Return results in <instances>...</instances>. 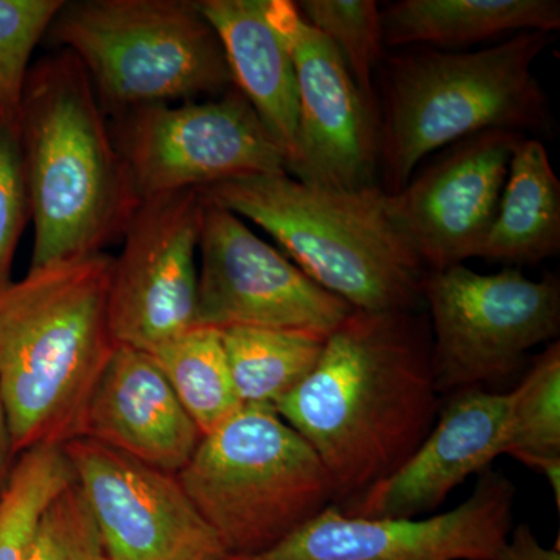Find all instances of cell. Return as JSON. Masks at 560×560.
Masks as SVG:
<instances>
[{"label": "cell", "mask_w": 560, "mask_h": 560, "mask_svg": "<svg viewBox=\"0 0 560 560\" xmlns=\"http://www.w3.org/2000/svg\"><path fill=\"white\" fill-rule=\"evenodd\" d=\"M441 405L429 318L352 311L312 374L272 410L318 455L342 508L418 451Z\"/></svg>", "instance_id": "obj_1"}, {"label": "cell", "mask_w": 560, "mask_h": 560, "mask_svg": "<svg viewBox=\"0 0 560 560\" xmlns=\"http://www.w3.org/2000/svg\"><path fill=\"white\" fill-rule=\"evenodd\" d=\"M108 253L31 268L0 290V401L18 455L80 436L117 342Z\"/></svg>", "instance_id": "obj_2"}, {"label": "cell", "mask_w": 560, "mask_h": 560, "mask_svg": "<svg viewBox=\"0 0 560 560\" xmlns=\"http://www.w3.org/2000/svg\"><path fill=\"white\" fill-rule=\"evenodd\" d=\"M18 131L35 226L31 268L105 253L139 198L75 55L57 49L32 65Z\"/></svg>", "instance_id": "obj_3"}, {"label": "cell", "mask_w": 560, "mask_h": 560, "mask_svg": "<svg viewBox=\"0 0 560 560\" xmlns=\"http://www.w3.org/2000/svg\"><path fill=\"white\" fill-rule=\"evenodd\" d=\"M200 190L271 235L293 264L352 311H422L429 271L397 228L381 186L327 189L279 172Z\"/></svg>", "instance_id": "obj_4"}, {"label": "cell", "mask_w": 560, "mask_h": 560, "mask_svg": "<svg viewBox=\"0 0 560 560\" xmlns=\"http://www.w3.org/2000/svg\"><path fill=\"white\" fill-rule=\"evenodd\" d=\"M552 33L523 32L478 50L401 51L385 65L378 106V178L397 194L436 151L478 132L550 128L534 65Z\"/></svg>", "instance_id": "obj_5"}, {"label": "cell", "mask_w": 560, "mask_h": 560, "mask_svg": "<svg viewBox=\"0 0 560 560\" xmlns=\"http://www.w3.org/2000/svg\"><path fill=\"white\" fill-rule=\"evenodd\" d=\"M46 36L75 55L108 119L234 88L219 35L195 0H66Z\"/></svg>", "instance_id": "obj_6"}, {"label": "cell", "mask_w": 560, "mask_h": 560, "mask_svg": "<svg viewBox=\"0 0 560 560\" xmlns=\"http://www.w3.org/2000/svg\"><path fill=\"white\" fill-rule=\"evenodd\" d=\"M178 480L228 558L271 550L334 504L329 475L271 407L245 405L202 436Z\"/></svg>", "instance_id": "obj_7"}, {"label": "cell", "mask_w": 560, "mask_h": 560, "mask_svg": "<svg viewBox=\"0 0 560 560\" xmlns=\"http://www.w3.org/2000/svg\"><path fill=\"white\" fill-rule=\"evenodd\" d=\"M431 364L440 396L512 377L537 346L558 338L560 283L508 267L481 275L466 265L427 272Z\"/></svg>", "instance_id": "obj_8"}, {"label": "cell", "mask_w": 560, "mask_h": 560, "mask_svg": "<svg viewBox=\"0 0 560 560\" xmlns=\"http://www.w3.org/2000/svg\"><path fill=\"white\" fill-rule=\"evenodd\" d=\"M108 120L139 201L287 172L285 154L237 88L208 101L140 106Z\"/></svg>", "instance_id": "obj_9"}, {"label": "cell", "mask_w": 560, "mask_h": 560, "mask_svg": "<svg viewBox=\"0 0 560 560\" xmlns=\"http://www.w3.org/2000/svg\"><path fill=\"white\" fill-rule=\"evenodd\" d=\"M198 257L195 326L267 327L327 338L352 313L245 220L209 200Z\"/></svg>", "instance_id": "obj_10"}, {"label": "cell", "mask_w": 560, "mask_h": 560, "mask_svg": "<svg viewBox=\"0 0 560 560\" xmlns=\"http://www.w3.org/2000/svg\"><path fill=\"white\" fill-rule=\"evenodd\" d=\"M205 206L200 189L139 201L110 271L108 316L117 345L149 352L195 327Z\"/></svg>", "instance_id": "obj_11"}, {"label": "cell", "mask_w": 560, "mask_h": 560, "mask_svg": "<svg viewBox=\"0 0 560 560\" xmlns=\"http://www.w3.org/2000/svg\"><path fill=\"white\" fill-rule=\"evenodd\" d=\"M515 497L510 478L486 470L469 499L427 518L350 517L330 504L271 550L226 560H495Z\"/></svg>", "instance_id": "obj_12"}, {"label": "cell", "mask_w": 560, "mask_h": 560, "mask_svg": "<svg viewBox=\"0 0 560 560\" xmlns=\"http://www.w3.org/2000/svg\"><path fill=\"white\" fill-rule=\"evenodd\" d=\"M268 18L293 58L298 138L287 173L327 189L357 190L378 180V109L353 83L334 46L291 0H268Z\"/></svg>", "instance_id": "obj_13"}, {"label": "cell", "mask_w": 560, "mask_h": 560, "mask_svg": "<svg viewBox=\"0 0 560 560\" xmlns=\"http://www.w3.org/2000/svg\"><path fill=\"white\" fill-rule=\"evenodd\" d=\"M62 447L109 560L228 559L176 475L86 438Z\"/></svg>", "instance_id": "obj_14"}, {"label": "cell", "mask_w": 560, "mask_h": 560, "mask_svg": "<svg viewBox=\"0 0 560 560\" xmlns=\"http://www.w3.org/2000/svg\"><path fill=\"white\" fill-rule=\"evenodd\" d=\"M523 136L490 130L459 140L389 194L390 215L427 271L478 259Z\"/></svg>", "instance_id": "obj_15"}, {"label": "cell", "mask_w": 560, "mask_h": 560, "mask_svg": "<svg viewBox=\"0 0 560 560\" xmlns=\"http://www.w3.org/2000/svg\"><path fill=\"white\" fill-rule=\"evenodd\" d=\"M512 390L466 389L447 396L433 429L410 458L352 503L350 517L419 518L433 514L471 475L506 451Z\"/></svg>", "instance_id": "obj_16"}, {"label": "cell", "mask_w": 560, "mask_h": 560, "mask_svg": "<svg viewBox=\"0 0 560 560\" xmlns=\"http://www.w3.org/2000/svg\"><path fill=\"white\" fill-rule=\"evenodd\" d=\"M79 438L178 475L202 434L153 357L117 345L92 390Z\"/></svg>", "instance_id": "obj_17"}, {"label": "cell", "mask_w": 560, "mask_h": 560, "mask_svg": "<svg viewBox=\"0 0 560 560\" xmlns=\"http://www.w3.org/2000/svg\"><path fill=\"white\" fill-rule=\"evenodd\" d=\"M219 35L232 83L261 124L293 160L298 138V91L293 58L268 18V0H198Z\"/></svg>", "instance_id": "obj_18"}, {"label": "cell", "mask_w": 560, "mask_h": 560, "mask_svg": "<svg viewBox=\"0 0 560 560\" xmlns=\"http://www.w3.org/2000/svg\"><path fill=\"white\" fill-rule=\"evenodd\" d=\"M385 47L459 50L523 32H558V0H400L382 9Z\"/></svg>", "instance_id": "obj_19"}, {"label": "cell", "mask_w": 560, "mask_h": 560, "mask_svg": "<svg viewBox=\"0 0 560 560\" xmlns=\"http://www.w3.org/2000/svg\"><path fill=\"white\" fill-rule=\"evenodd\" d=\"M560 249V183L541 140L523 136L512 153L499 209L478 259L537 264Z\"/></svg>", "instance_id": "obj_20"}, {"label": "cell", "mask_w": 560, "mask_h": 560, "mask_svg": "<svg viewBox=\"0 0 560 560\" xmlns=\"http://www.w3.org/2000/svg\"><path fill=\"white\" fill-rule=\"evenodd\" d=\"M220 331L243 407H275L312 374L327 340L307 331L267 327H226Z\"/></svg>", "instance_id": "obj_21"}, {"label": "cell", "mask_w": 560, "mask_h": 560, "mask_svg": "<svg viewBox=\"0 0 560 560\" xmlns=\"http://www.w3.org/2000/svg\"><path fill=\"white\" fill-rule=\"evenodd\" d=\"M149 353L202 436L243 407L219 329L191 327Z\"/></svg>", "instance_id": "obj_22"}, {"label": "cell", "mask_w": 560, "mask_h": 560, "mask_svg": "<svg viewBox=\"0 0 560 560\" xmlns=\"http://www.w3.org/2000/svg\"><path fill=\"white\" fill-rule=\"evenodd\" d=\"M504 455L537 471L560 497V345L551 342L512 389Z\"/></svg>", "instance_id": "obj_23"}, {"label": "cell", "mask_w": 560, "mask_h": 560, "mask_svg": "<svg viewBox=\"0 0 560 560\" xmlns=\"http://www.w3.org/2000/svg\"><path fill=\"white\" fill-rule=\"evenodd\" d=\"M73 482L62 445H36L18 455L0 492V560H24L44 511Z\"/></svg>", "instance_id": "obj_24"}, {"label": "cell", "mask_w": 560, "mask_h": 560, "mask_svg": "<svg viewBox=\"0 0 560 560\" xmlns=\"http://www.w3.org/2000/svg\"><path fill=\"white\" fill-rule=\"evenodd\" d=\"M294 3L301 16L340 55L363 97L378 109L374 77L385 49L378 3L375 0H298Z\"/></svg>", "instance_id": "obj_25"}, {"label": "cell", "mask_w": 560, "mask_h": 560, "mask_svg": "<svg viewBox=\"0 0 560 560\" xmlns=\"http://www.w3.org/2000/svg\"><path fill=\"white\" fill-rule=\"evenodd\" d=\"M65 0H0V117L18 125L32 55Z\"/></svg>", "instance_id": "obj_26"}, {"label": "cell", "mask_w": 560, "mask_h": 560, "mask_svg": "<svg viewBox=\"0 0 560 560\" xmlns=\"http://www.w3.org/2000/svg\"><path fill=\"white\" fill-rule=\"evenodd\" d=\"M24 560H109L77 482L44 511Z\"/></svg>", "instance_id": "obj_27"}, {"label": "cell", "mask_w": 560, "mask_h": 560, "mask_svg": "<svg viewBox=\"0 0 560 560\" xmlns=\"http://www.w3.org/2000/svg\"><path fill=\"white\" fill-rule=\"evenodd\" d=\"M32 220L18 125L0 121V290L10 285L22 232Z\"/></svg>", "instance_id": "obj_28"}, {"label": "cell", "mask_w": 560, "mask_h": 560, "mask_svg": "<svg viewBox=\"0 0 560 560\" xmlns=\"http://www.w3.org/2000/svg\"><path fill=\"white\" fill-rule=\"evenodd\" d=\"M495 560H560V550L540 544L528 523H522L511 530L510 539Z\"/></svg>", "instance_id": "obj_29"}, {"label": "cell", "mask_w": 560, "mask_h": 560, "mask_svg": "<svg viewBox=\"0 0 560 560\" xmlns=\"http://www.w3.org/2000/svg\"><path fill=\"white\" fill-rule=\"evenodd\" d=\"M16 458L18 452L14 448L13 438H11L9 420H7L2 401H0V492L5 488Z\"/></svg>", "instance_id": "obj_30"}, {"label": "cell", "mask_w": 560, "mask_h": 560, "mask_svg": "<svg viewBox=\"0 0 560 560\" xmlns=\"http://www.w3.org/2000/svg\"><path fill=\"white\" fill-rule=\"evenodd\" d=\"M0 121H2V117H0Z\"/></svg>", "instance_id": "obj_31"}]
</instances>
